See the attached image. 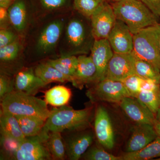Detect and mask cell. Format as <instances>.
Returning <instances> with one entry per match:
<instances>
[{"label":"cell","mask_w":160,"mask_h":160,"mask_svg":"<svg viewBox=\"0 0 160 160\" xmlns=\"http://www.w3.org/2000/svg\"><path fill=\"white\" fill-rule=\"evenodd\" d=\"M13 90L12 84L9 78L1 75L0 77V98L2 99L6 95Z\"/></svg>","instance_id":"33"},{"label":"cell","mask_w":160,"mask_h":160,"mask_svg":"<svg viewBox=\"0 0 160 160\" xmlns=\"http://www.w3.org/2000/svg\"></svg>","instance_id":"42"},{"label":"cell","mask_w":160,"mask_h":160,"mask_svg":"<svg viewBox=\"0 0 160 160\" xmlns=\"http://www.w3.org/2000/svg\"><path fill=\"white\" fill-rule=\"evenodd\" d=\"M133 39L132 54L160 71V23L142 29Z\"/></svg>","instance_id":"5"},{"label":"cell","mask_w":160,"mask_h":160,"mask_svg":"<svg viewBox=\"0 0 160 160\" xmlns=\"http://www.w3.org/2000/svg\"><path fill=\"white\" fill-rule=\"evenodd\" d=\"M156 118L160 120V107L158 110L157 113L156 115Z\"/></svg>","instance_id":"39"},{"label":"cell","mask_w":160,"mask_h":160,"mask_svg":"<svg viewBox=\"0 0 160 160\" xmlns=\"http://www.w3.org/2000/svg\"><path fill=\"white\" fill-rule=\"evenodd\" d=\"M34 71L36 75L46 85L54 82H70L72 83L73 81L72 78L63 74L47 62L39 64Z\"/></svg>","instance_id":"20"},{"label":"cell","mask_w":160,"mask_h":160,"mask_svg":"<svg viewBox=\"0 0 160 160\" xmlns=\"http://www.w3.org/2000/svg\"><path fill=\"white\" fill-rule=\"evenodd\" d=\"M92 110V108L75 110L66 106L55 107L50 110L42 130L49 133L86 129L90 123Z\"/></svg>","instance_id":"1"},{"label":"cell","mask_w":160,"mask_h":160,"mask_svg":"<svg viewBox=\"0 0 160 160\" xmlns=\"http://www.w3.org/2000/svg\"><path fill=\"white\" fill-rule=\"evenodd\" d=\"M7 11L11 25L17 31H23L26 28L27 23V12L24 1H16L9 6Z\"/></svg>","instance_id":"21"},{"label":"cell","mask_w":160,"mask_h":160,"mask_svg":"<svg viewBox=\"0 0 160 160\" xmlns=\"http://www.w3.org/2000/svg\"><path fill=\"white\" fill-rule=\"evenodd\" d=\"M133 35L125 23L117 19L107 39L114 53L127 54L133 51Z\"/></svg>","instance_id":"10"},{"label":"cell","mask_w":160,"mask_h":160,"mask_svg":"<svg viewBox=\"0 0 160 160\" xmlns=\"http://www.w3.org/2000/svg\"><path fill=\"white\" fill-rule=\"evenodd\" d=\"M126 147V152H135L143 149L158 137L153 125L136 124Z\"/></svg>","instance_id":"15"},{"label":"cell","mask_w":160,"mask_h":160,"mask_svg":"<svg viewBox=\"0 0 160 160\" xmlns=\"http://www.w3.org/2000/svg\"><path fill=\"white\" fill-rule=\"evenodd\" d=\"M64 23L62 20H55L42 30L37 42L36 48L41 55L51 52L57 45L62 35Z\"/></svg>","instance_id":"13"},{"label":"cell","mask_w":160,"mask_h":160,"mask_svg":"<svg viewBox=\"0 0 160 160\" xmlns=\"http://www.w3.org/2000/svg\"><path fill=\"white\" fill-rule=\"evenodd\" d=\"M118 104L125 114L136 124L153 125L156 116L136 98H125Z\"/></svg>","instance_id":"14"},{"label":"cell","mask_w":160,"mask_h":160,"mask_svg":"<svg viewBox=\"0 0 160 160\" xmlns=\"http://www.w3.org/2000/svg\"><path fill=\"white\" fill-rule=\"evenodd\" d=\"M15 90L34 95L46 84L36 75L32 69L20 72L17 74L14 81Z\"/></svg>","instance_id":"18"},{"label":"cell","mask_w":160,"mask_h":160,"mask_svg":"<svg viewBox=\"0 0 160 160\" xmlns=\"http://www.w3.org/2000/svg\"><path fill=\"white\" fill-rule=\"evenodd\" d=\"M136 98L146 105L156 116L160 107V86L149 91H142Z\"/></svg>","instance_id":"27"},{"label":"cell","mask_w":160,"mask_h":160,"mask_svg":"<svg viewBox=\"0 0 160 160\" xmlns=\"http://www.w3.org/2000/svg\"><path fill=\"white\" fill-rule=\"evenodd\" d=\"M70 89L63 86H57L49 89L45 93V101L54 107L66 106L71 98Z\"/></svg>","instance_id":"23"},{"label":"cell","mask_w":160,"mask_h":160,"mask_svg":"<svg viewBox=\"0 0 160 160\" xmlns=\"http://www.w3.org/2000/svg\"><path fill=\"white\" fill-rule=\"evenodd\" d=\"M106 0H73L74 9L84 17L90 20L95 11Z\"/></svg>","instance_id":"28"},{"label":"cell","mask_w":160,"mask_h":160,"mask_svg":"<svg viewBox=\"0 0 160 160\" xmlns=\"http://www.w3.org/2000/svg\"><path fill=\"white\" fill-rule=\"evenodd\" d=\"M94 134L90 131H84L67 140L66 156L69 160H78L82 157L93 142Z\"/></svg>","instance_id":"17"},{"label":"cell","mask_w":160,"mask_h":160,"mask_svg":"<svg viewBox=\"0 0 160 160\" xmlns=\"http://www.w3.org/2000/svg\"><path fill=\"white\" fill-rule=\"evenodd\" d=\"M113 2H119V1H122V0H112Z\"/></svg>","instance_id":"40"},{"label":"cell","mask_w":160,"mask_h":160,"mask_svg":"<svg viewBox=\"0 0 160 160\" xmlns=\"http://www.w3.org/2000/svg\"><path fill=\"white\" fill-rule=\"evenodd\" d=\"M65 38L67 52L63 56L86 55L91 52L96 39L91 24L79 18L72 19L66 26Z\"/></svg>","instance_id":"4"},{"label":"cell","mask_w":160,"mask_h":160,"mask_svg":"<svg viewBox=\"0 0 160 160\" xmlns=\"http://www.w3.org/2000/svg\"><path fill=\"white\" fill-rule=\"evenodd\" d=\"M123 160H147L160 158V138H157L143 149L135 152H126Z\"/></svg>","instance_id":"22"},{"label":"cell","mask_w":160,"mask_h":160,"mask_svg":"<svg viewBox=\"0 0 160 160\" xmlns=\"http://www.w3.org/2000/svg\"><path fill=\"white\" fill-rule=\"evenodd\" d=\"M49 135L42 129L38 135L26 137L20 142L12 158L17 160L52 159L47 145Z\"/></svg>","instance_id":"6"},{"label":"cell","mask_w":160,"mask_h":160,"mask_svg":"<svg viewBox=\"0 0 160 160\" xmlns=\"http://www.w3.org/2000/svg\"><path fill=\"white\" fill-rule=\"evenodd\" d=\"M87 96L92 102L97 101L119 104L123 99L130 97L122 82L105 79L88 90Z\"/></svg>","instance_id":"7"},{"label":"cell","mask_w":160,"mask_h":160,"mask_svg":"<svg viewBox=\"0 0 160 160\" xmlns=\"http://www.w3.org/2000/svg\"><path fill=\"white\" fill-rule=\"evenodd\" d=\"M135 74L134 57L132 53H114L108 64L105 79L122 82Z\"/></svg>","instance_id":"9"},{"label":"cell","mask_w":160,"mask_h":160,"mask_svg":"<svg viewBox=\"0 0 160 160\" xmlns=\"http://www.w3.org/2000/svg\"><path fill=\"white\" fill-rule=\"evenodd\" d=\"M112 6L117 19L125 23L133 35L159 23V17L140 0H122Z\"/></svg>","instance_id":"2"},{"label":"cell","mask_w":160,"mask_h":160,"mask_svg":"<svg viewBox=\"0 0 160 160\" xmlns=\"http://www.w3.org/2000/svg\"><path fill=\"white\" fill-rule=\"evenodd\" d=\"M67 0H40L42 6L48 9L60 8L66 3Z\"/></svg>","instance_id":"36"},{"label":"cell","mask_w":160,"mask_h":160,"mask_svg":"<svg viewBox=\"0 0 160 160\" xmlns=\"http://www.w3.org/2000/svg\"><path fill=\"white\" fill-rule=\"evenodd\" d=\"M144 78L137 75H133L122 81L128 90L130 97L136 98L142 91Z\"/></svg>","instance_id":"31"},{"label":"cell","mask_w":160,"mask_h":160,"mask_svg":"<svg viewBox=\"0 0 160 160\" xmlns=\"http://www.w3.org/2000/svg\"><path fill=\"white\" fill-rule=\"evenodd\" d=\"M17 41V37L12 32L6 29L0 31V48Z\"/></svg>","instance_id":"34"},{"label":"cell","mask_w":160,"mask_h":160,"mask_svg":"<svg viewBox=\"0 0 160 160\" xmlns=\"http://www.w3.org/2000/svg\"><path fill=\"white\" fill-rule=\"evenodd\" d=\"M94 131L98 142L104 148L111 149L114 146V131L111 119L105 107L100 106L96 111Z\"/></svg>","instance_id":"11"},{"label":"cell","mask_w":160,"mask_h":160,"mask_svg":"<svg viewBox=\"0 0 160 160\" xmlns=\"http://www.w3.org/2000/svg\"><path fill=\"white\" fill-rule=\"evenodd\" d=\"M153 126L158 136L160 138V120L156 118L153 123Z\"/></svg>","instance_id":"37"},{"label":"cell","mask_w":160,"mask_h":160,"mask_svg":"<svg viewBox=\"0 0 160 160\" xmlns=\"http://www.w3.org/2000/svg\"><path fill=\"white\" fill-rule=\"evenodd\" d=\"M15 117L25 137L35 136L39 134L46 122L45 120L36 117Z\"/></svg>","instance_id":"24"},{"label":"cell","mask_w":160,"mask_h":160,"mask_svg":"<svg viewBox=\"0 0 160 160\" xmlns=\"http://www.w3.org/2000/svg\"><path fill=\"white\" fill-rule=\"evenodd\" d=\"M13 0H0V7L8 9Z\"/></svg>","instance_id":"38"},{"label":"cell","mask_w":160,"mask_h":160,"mask_svg":"<svg viewBox=\"0 0 160 160\" xmlns=\"http://www.w3.org/2000/svg\"><path fill=\"white\" fill-rule=\"evenodd\" d=\"M0 126L2 137L15 140L19 142L26 138L23 134L16 117L2 110Z\"/></svg>","instance_id":"19"},{"label":"cell","mask_w":160,"mask_h":160,"mask_svg":"<svg viewBox=\"0 0 160 160\" xmlns=\"http://www.w3.org/2000/svg\"><path fill=\"white\" fill-rule=\"evenodd\" d=\"M158 17H160V0H140Z\"/></svg>","instance_id":"35"},{"label":"cell","mask_w":160,"mask_h":160,"mask_svg":"<svg viewBox=\"0 0 160 160\" xmlns=\"http://www.w3.org/2000/svg\"><path fill=\"white\" fill-rule=\"evenodd\" d=\"M56 60L65 69L74 75L78 63V58L76 57V56H62Z\"/></svg>","instance_id":"32"},{"label":"cell","mask_w":160,"mask_h":160,"mask_svg":"<svg viewBox=\"0 0 160 160\" xmlns=\"http://www.w3.org/2000/svg\"><path fill=\"white\" fill-rule=\"evenodd\" d=\"M82 157L87 160H123L122 156H116L97 146L90 148Z\"/></svg>","instance_id":"29"},{"label":"cell","mask_w":160,"mask_h":160,"mask_svg":"<svg viewBox=\"0 0 160 160\" xmlns=\"http://www.w3.org/2000/svg\"><path fill=\"white\" fill-rule=\"evenodd\" d=\"M60 132H49L47 145L52 159L64 160L66 156V145Z\"/></svg>","instance_id":"25"},{"label":"cell","mask_w":160,"mask_h":160,"mask_svg":"<svg viewBox=\"0 0 160 160\" xmlns=\"http://www.w3.org/2000/svg\"><path fill=\"white\" fill-rule=\"evenodd\" d=\"M114 54L107 39H96L91 50V57L97 69L94 85L105 79L107 67Z\"/></svg>","instance_id":"12"},{"label":"cell","mask_w":160,"mask_h":160,"mask_svg":"<svg viewBox=\"0 0 160 160\" xmlns=\"http://www.w3.org/2000/svg\"><path fill=\"white\" fill-rule=\"evenodd\" d=\"M116 20L112 6L105 1L90 18L92 29L96 39H107Z\"/></svg>","instance_id":"8"},{"label":"cell","mask_w":160,"mask_h":160,"mask_svg":"<svg viewBox=\"0 0 160 160\" xmlns=\"http://www.w3.org/2000/svg\"><path fill=\"white\" fill-rule=\"evenodd\" d=\"M21 49V45L17 41L0 48V59L3 62H9L17 58Z\"/></svg>","instance_id":"30"},{"label":"cell","mask_w":160,"mask_h":160,"mask_svg":"<svg viewBox=\"0 0 160 160\" xmlns=\"http://www.w3.org/2000/svg\"><path fill=\"white\" fill-rule=\"evenodd\" d=\"M132 55L134 57L136 74L143 78L155 80L160 83L159 70L157 69L150 63L139 58L133 54Z\"/></svg>","instance_id":"26"},{"label":"cell","mask_w":160,"mask_h":160,"mask_svg":"<svg viewBox=\"0 0 160 160\" xmlns=\"http://www.w3.org/2000/svg\"><path fill=\"white\" fill-rule=\"evenodd\" d=\"M1 101L2 111L15 116H33L47 119L50 114L47 103L23 92L12 90Z\"/></svg>","instance_id":"3"},{"label":"cell","mask_w":160,"mask_h":160,"mask_svg":"<svg viewBox=\"0 0 160 160\" xmlns=\"http://www.w3.org/2000/svg\"><path fill=\"white\" fill-rule=\"evenodd\" d=\"M156 160H160V158H158L156 159Z\"/></svg>","instance_id":"41"},{"label":"cell","mask_w":160,"mask_h":160,"mask_svg":"<svg viewBox=\"0 0 160 160\" xmlns=\"http://www.w3.org/2000/svg\"><path fill=\"white\" fill-rule=\"evenodd\" d=\"M106 1H107V0H106Z\"/></svg>","instance_id":"43"},{"label":"cell","mask_w":160,"mask_h":160,"mask_svg":"<svg viewBox=\"0 0 160 160\" xmlns=\"http://www.w3.org/2000/svg\"><path fill=\"white\" fill-rule=\"evenodd\" d=\"M78 58V63L72 83L75 87L82 89L87 84H94L97 69L91 57L81 55Z\"/></svg>","instance_id":"16"}]
</instances>
